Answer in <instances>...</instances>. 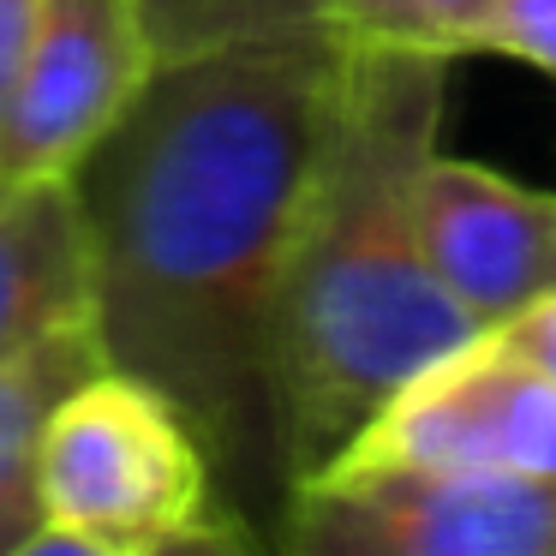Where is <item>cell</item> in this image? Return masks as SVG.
I'll return each mask as SVG.
<instances>
[{"instance_id":"obj_8","label":"cell","mask_w":556,"mask_h":556,"mask_svg":"<svg viewBox=\"0 0 556 556\" xmlns=\"http://www.w3.org/2000/svg\"><path fill=\"white\" fill-rule=\"evenodd\" d=\"M90 329V245L66 174H0V365Z\"/></svg>"},{"instance_id":"obj_4","label":"cell","mask_w":556,"mask_h":556,"mask_svg":"<svg viewBox=\"0 0 556 556\" xmlns=\"http://www.w3.org/2000/svg\"><path fill=\"white\" fill-rule=\"evenodd\" d=\"M276 556H551L556 479L329 460L276 515Z\"/></svg>"},{"instance_id":"obj_11","label":"cell","mask_w":556,"mask_h":556,"mask_svg":"<svg viewBox=\"0 0 556 556\" xmlns=\"http://www.w3.org/2000/svg\"><path fill=\"white\" fill-rule=\"evenodd\" d=\"M496 0H336L329 30L353 49H401V54H479Z\"/></svg>"},{"instance_id":"obj_12","label":"cell","mask_w":556,"mask_h":556,"mask_svg":"<svg viewBox=\"0 0 556 556\" xmlns=\"http://www.w3.org/2000/svg\"><path fill=\"white\" fill-rule=\"evenodd\" d=\"M479 54H508L556 78V0H496Z\"/></svg>"},{"instance_id":"obj_13","label":"cell","mask_w":556,"mask_h":556,"mask_svg":"<svg viewBox=\"0 0 556 556\" xmlns=\"http://www.w3.org/2000/svg\"><path fill=\"white\" fill-rule=\"evenodd\" d=\"M144 556H264V551H257V539L245 532L240 515H228V508L210 503L198 520L174 527L168 539H156Z\"/></svg>"},{"instance_id":"obj_14","label":"cell","mask_w":556,"mask_h":556,"mask_svg":"<svg viewBox=\"0 0 556 556\" xmlns=\"http://www.w3.org/2000/svg\"><path fill=\"white\" fill-rule=\"evenodd\" d=\"M491 336L503 341L515 359H527L532 371H544L556 383V288H544L532 305H520L515 317H503Z\"/></svg>"},{"instance_id":"obj_10","label":"cell","mask_w":556,"mask_h":556,"mask_svg":"<svg viewBox=\"0 0 556 556\" xmlns=\"http://www.w3.org/2000/svg\"><path fill=\"white\" fill-rule=\"evenodd\" d=\"M336 0H138L150 61H192L245 42H281L329 30Z\"/></svg>"},{"instance_id":"obj_18","label":"cell","mask_w":556,"mask_h":556,"mask_svg":"<svg viewBox=\"0 0 556 556\" xmlns=\"http://www.w3.org/2000/svg\"><path fill=\"white\" fill-rule=\"evenodd\" d=\"M551 556H556V551H551Z\"/></svg>"},{"instance_id":"obj_1","label":"cell","mask_w":556,"mask_h":556,"mask_svg":"<svg viewBox=\"0 0 556 556\" xmlns=\"http://www.w3.org/2000/svg\"><path fill=\"white\" fill-rule=\"evenodd\" d=\"M336 90V30L162 61L66 174L102 365L180 413L240 520L288 496L269 329Z\"/></svg>"},{"instance_id":"obj_2","label":"cell","mask_w":556,"mask_h":556,"mask_svg":"<svg viewBox=\"0 0 556 556\" xmlns=\"http://www.w3.org/2000/svg\"><path fill=\"white\" fill-rule=\"evenodd\" d=\"M448 66L443 54L341 42L336 121L269 329L288 491L329 467L389 395L479 336L413 228V174L437 150Z\"/></svg>"},{"instance_id":"obj_16","label":"cell","mask_w":556,"mask_h":556,"mask_svg":"<svg viewBox=\"0 0 556 556\" xmlns=\"http://www.w3.org/2000/svg\"><path fill=\"white\" fill-rule=\"evenodd\" d=\"M13 556H109V551H97V544L73 539V532H54V527H42V532H30V539L18 544Z\"/></svg>"},{"instance_id":"obj_15","label":"cell","mask_w":556,"mask_h":556,"mask_svg":"<svg viewBox=\"0 0 556 556\" xmlns=\"http://www.w3.org/2000/svg\"><path fill=\"white\" fill-rule=\"evenodd\" d=\"M37 7L42 0H0V121H7V102L18 90V66H25L30 30H37Z\"/></svg>"},{"instance_id":"obj_7","label":"cell","mask_w":556,"mask_h":556,"mask_svg":"<svg viewBox=\"0 0 556 556\" xmlns=\"http://www.w3.org/2000/svg\"><path fill=\"white\" fill-rule=\"evenodd\" d=\"M413 228L431 276L479 329H496L551 288L556 192L431 150L413 174Z\"/></svg>"},{"instance_id":"obj_5","label":"cell","mask_w":556,"mask_h":556,"mask_svg":"<svg viewBox=\"0 0 556 556\" xmlns=\"http://www.w3.org/2000/svg\"><path fill=\"white\" fill-rule=\"evenodd\" d=\"M336 460L556 479V383L479 329L467 348L389 395Z\"/></svg>"},{"instance_id":"obj_17","label":"cell","mask_w":556,"mask_h":556,"mask_svg":"<svg viewBox=\"0 0 556 556\" xmlns=\"http://www.w3.org/2000/svg\"><path fill=\"white\" fill-rule=\"evenodd\" d=\"M551 288H556V252H551Z\"/></svg>"},{"instance_id":"obj_6","label":"cell","mask_w":556,"mask_h":556,"mask_svg":"<svg viewBox=\"0 0 556 556\" xmlns=\"http://www.w3.org/2000/svg\"><path fill=\"white\" fill-rule=\"evenodd\" d=\"M150 66L138 0H42L0 121V174H73Z\"/></svg>"},{"instance_id":"obj_9","label":"cell","mask_w":556,"mask_h":556,"mask_svg":"<svg viewBox=\"0 0 556 556\" xmlns=\"http://www.w3.org/2000/svg\"><path fill=\"white\" fill-rule=\"evenodd\" d=\"M102 353L90 329L54 336L37 353L0 365V556H13L30 532H42L37 503V431L42 413L61 389H73L85 371H97Z\"/></svg>"},{"instance_id":"obj_3","label":"cell","mask_w":556,"mask_h":556,"mask_svg":"<svg viewBox=\"0 0 556 556\" xmlns=\"http://www.w3.org/2000/svg\"><path fill=\"white\" fill-rule=\"evenodd\" d=\"M42 527L109 556H144L198 520L216 491L186 419L150 383L97 365L49 401L37 431Z\"/></svg>"}]
</instances>
